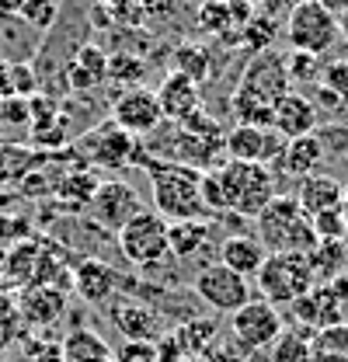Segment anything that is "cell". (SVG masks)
Wrapping results in <instances>:
<instances>
[{"mask_svg":"<svg viewBox=\"0 0 348 362\" xmlns=\"http://www.w3.org/2000/svg\"><path fill=\"white\" fill-rule=\"evenodd\" d=\"M143 171L150 178V199H153L157 216H164L168 223L209 220L206 202H202V171L178 160H157V157H150Z\"/></svg>","mask_w":348,"mask_h":362,"instance_id":"1","label":"cell"},{"mask_svg":"<svg viewBox=\"0 0 348 362\" xmlns=\"http://www.w3.org/2000/svg\"><path fill=\"white\" fill-rule=\"evenodd\" d=\"M258 240L268 255H310L317 247V233L310 216L296 206L293 195H275L258 213Z\"/></svg>","mask_w":348,"mask_h":362,"instance_id":"2","label":"cell"},{"mask_svg":"<svg viewBox=\"0 0 348 362\" xmlns=\"http://www.w3.org/2000/svg\"><path fill=\"white\" fill-rule=\"evenodd\" d=\"M226 213L240 220H258V213L279 195L275 192V175L265 164H248V160H223L216 168Z\"/></svg>","mask_w":348,"mask_h":362,"instance_id":"3","label":"cell"},{"mask_svg":"<svg viewBox=\"0 0 348 362\" xmlns=\"http://www.w3.org/2000/svg\"><path fill=\"white\" fill-rule=\"evenodd\" d=\"M77 157L87 171L101 168V171H122L126 164H146V150L143 139L122 133L115 122H101L91 133H84L77 139Z\"/></svg>","mask_w":348,"mask_h":362,"instance_id":"4","label":"cell"},{"mask_svg":"<svg viewBox=\"0 0 348 362\" xmlns=\"http://www.w3.org/2000/svg\"><path fill=\"white\" fill-rule=\"evenodd\" d=\"M255 286L265 303L293 307L300 296H306L317 286V279H313L306 255H268L261 272L255 275Z\"/></svg>","mask_w":348,"mask_h":362,"instance_id":"5","label":"cell"},{"mask_svg":"<svg viewBox=\"0 0 348 362\" xmlns=\"http://www.w3.org/2000/svg\"><path fill=\"white\" fill-rule=\"evenodd\" d=\"M122 258L136 269H161L171 255L168 247V220L157 216L153 209H143L129 223L115 233Z\"/></svg>","mask_w":348,"mask_h":362,"instance_id":"6","label":"cell"},{"mask_svg":"<svg viewBox=\"0 0 348 362\" xmlns=\"http://www.w3.org/2000/svg\"><path fill=\"white\" fill-rule=\"evenodd\" d=\"M286 42L296 52H313L324 59V52H331L335 42L342 39L338 21L324 11L320 0H296L293 11L286 14Z\"/></svg>","mask_w":348,"mask_h":362,"instance_id":"7","label":"cell"},{"mask_svg":"<svg viewBox=\"0 0 348 362\" xmlns=\"http://www.w3.org/2000/svg\"><path fill=\"white\" fill-rule=\"evenodd\" d=\"M293 317L306 331H324L335 324H348V272H342L331 282H317L306 296L293 303Z\"/></svg>","mask_w":348,"mask_h":362,"instance_id":"8","label":"cell"},{"mask_svg":"<svg viewBox=\"0 0 348 362\" xmlns=\"http://www.w3.org/2000/svg\"><path fill=\"white\" fill-rule=\"evenodd\" d=\"M282 314L279 307L265 303V300H251L248 307H240L237 314H230V338L237 345V352L251 356L261 349H272L282 334Z\"/></svg>","mask_w":348,"mask_h":362,"instance_id":"9","label":"cell"},{"mask_svg":"<svg viewBox=\"0 0 348 362\" xmlns=\"http://www.w3.org/2000/svg\"><path fill=\"white\" fill-rule=\"evenodd\" d=\"M192 293L219 314H237L251 303V279L230 272L226 265H206L192 279Z\"/></svg>","mask_w":348,"mask_h":362,"instance_id":"10","label":"cell"},{"mask_svg":"<svg viewBox=\"0 0 348 362\" xmlns=\"http://www.w3.org/2000/svg\"><path fill=\"white\" fill-rule=\"evenodd\" d=\"M237 88L258 94L261 101L275 105L279 98H286L293 90V81H289V66H286V52L279 49H265V52H255L244 70H240V81Z\"/></svg>","mask_w":348,"mask_h":362,"instance_id":"11","label":"cell"},{"mask_svg":"<svg viewBox=\"0 0 348 362\" xmlns=\"http://www.w3.org/2000/svg\"><path fill=\"white\" fill-rule=\"evenodd\" d=\"M112 122L122 129V133L136 136H153L164 126V112H161V101H157V90L150 88H129L122 90L112 105Z\"/></svg>","mask_w":348,"mask_h":362,"instance_id":"12","label":"cell"},{"mask_svg":"<svg viewBox=\"0 0 348 362\" xmlns=\"http://www.w3.org/2000/svg\"><path fill=\"white\" fill-rule=\"evenodd\" d=\"M87 213H91V220L101 226V230L119 233L132 216L143 213V202H139L136 188L126 185V181H101L98 192H94V199H91V206H87Z\"/></svg>","mask_w":348,"mask_h":362,"instance_id":"13","label":"cell"},{"mask_svg":"<svg viewBox=\"0 0 348 362\" xmlns=\"http://www.w3.org/2000/svg\"><path fill=\"white\" fill-rule=\"evenodd\" d=\"M223 150H226V160H248V164L275 168L279 157H282V150H286V139L275 133V129L233 126L230 133L223 136Z\"/></svg>","mask_w":348,"mask_h":362,"instance_id":"14","label":"cell"},{"mask_svg":"<svg viewBox=\"0 0 348 362\" xmlns=\"http://www.w3.org/2000/svg\"><path fill=\"white\" fill-rule=\"evenodd\" d=\"M119 282H122V275L108 262H101V258H84L74 269V289L91 307H108L115 300V293H119Z\"/></svg>","mask_w":348,"mask_h":362,"instance_id":"15","label":"cell"},{"mask_svg":"<svg viewBox=\"0 0 348 362\" xmlns=\"http://www.w3.org/2000/svg\"><path fill=\"white\" fill-rule=\"evenodd\" d=\"M157 101H161V112H164V119L171 126H181V122H188L192 115L202 112V90H199V84H192L188 77H181L174 70L161 81Z\"/></svg>","mask_w":348,"mask_h":362,"instance_id":"16","label":"cell"},{"mask_svg":"<svg viewBox=\"0 0 348 362\" xmlns=\"http://www.w3.org/2000/svg\"><path fill=\"white\" fill-rule=\"evenodd\" d=\"M272 129L282 139H300V136L317 133V108H313V101L306 94H300V90H289L286 98H279L275 108H272Z\"/></svg>","mask_w":348,"mask_h":362,"instance_id":"17","label":"cell"},{"mask_svg":"<svg viewBox=\"0 0 348 362\" xmlns=\"http://www.w3.org/2000/svg\"><path fill=\"white\" fill-rule=\"evenodd\" d=\"M63 81L74 94H87V90L101 88L108 81V52L101 45H81L66 66H63Z\"/></svg>","mask_w":348,"mask_h":362,"instance_id":"18","label":"cell"},{"mask_svg":"<svg viewBox=\"0 0 348 362\" xmlns=\"http://www.w3.org/2000/svg\"><path fill=\"white\" fill-rule=\"evenodd\" d=\"M327 157V146H324V136L320 133H310V136H300V139H286V150L279 157V171L289 175V178H310L317 175V168L324 164Z\"/></svg>","mask_w":348,"mask_h":362,"instance_id":"19","label":"cell"},{"mask_svg":"<svg viewBox=\"0 0 348 362\" xmlns=\"http://www.w3.org/2000/svg\"><path fill=\"white\" fill-rule=\"evenodd\" d=\"M342 195H345V185L338 178H331V175H310L293 192L296 206L303 209L310 220L320 216V213H327V209H342Z\"/></svg>","mask_w":348,"mask_h":362,"instance_id":"20","label":"cell"},{"mask_svg":"<svg viewBox=\"0 0 348 362\" xmlns=\"http://www.w3.org/2000/svg\"><path fill=\"white\" fill-rule=\"evenodd\" d=\"M108 320L126 341H153L157 338V314L136 300H115L108 307Z\"/></svg>","mask_w":348,"mask_h":362,"instance_id":"21","label":"cell"},{"mask_svg":"<svg viewBox=\"0 0 348 362\" xmlns=\"http://www.w3.org/2000/svg\"><path fill=\"white\" fill-rule=\"evenodd\" d=\"M268 258L265 244L258 237H248V233H233L219 244V265H226L230 272L244 275V279H255Z\"/></svg>","mask_w":348,"mask_h":362,"instance_id":"22","label":"cell"},{"mask_svg":"<svg viewBox=\"0 0 348 362\" xmlns=\"http://www.w3.org/2000/svg\"><path fill=\"white\" fill-rule=\"evenodd\" d=\"M21 320L32 324V327H49L56 324L59 317L66 314V293L56 289V286H32L25 296H21Z\"/></svg>","mask_w":348,"mask_h":362,"instance_id":"23","label":"cell"},{"mask_svg":"<svg viewBox=\"0 0 348 362\" xmlns=\"http://www.w3.org/2000/svg\"><path fill=\"white\" fill-rule=\"evenodd\" d=\"M213 240V226L209 220H181V223H168V247L174 258H195L209 247Z\"/></svg>","mask_w":348,"mask_h":362,"instance_id":"24","label":"cell"},{"mask_svg":"<svg viewBox=\"0 0 348 362\" xmlns=\"http://www.w3.org/2000/svg\"><path fill=\"white\" fill-rule=\"evenodd\" d=\"M171 63H174V74L188 77L192 84H206L209 74H213V52H209L206 45H199V42L178 45L174 56H171Z\"/></svg>","mask_w":348,"mask_h":362,"instance_id":"25","label":"cell"},{"mask_svg":"<svg viewBox=\"0 0 348 362\" xmlns=\"http://www.w3.org/2000/svg\"><path fill=\"white\" fill-rule=\"evenodd\" d=\"M272 108L268 101H261L258 94L244 88H233L230 94V112L237 119V126H255V129H272Z\"/></svg>","mask_w":348,"mask_h":362,"instance_id":"26","label":"cell"},{"mask_svg":"<svg viewBox=\"0 0 348 362\" xmlns=\"http://www.w3.org/2000/svg\"><path fill=\"white\" fill-rule=\"evenodd\" d=\"M199 28L209 32V35L226 39V42H237V35H240V28L233 21L230 0H202L199 4Z\"/></svg>","mask_w":348,"mask_h":362,"instance_id":"27","label":"cell"},{"mask_svg":"<svg viewBox=\"0 0 348 362\" xmlns=\"http://www.w3.org/2000/svg\"><path fill=\"white\" fill-rule=\"evenodd\" d=\"M112 359V349L94 331H74L63 341V362H105Z\"/></svg>","mask_w":348,"mask_h":362,"instance_id":"28","label":"cell"},{"mask_svg":"<svg viewBox=\"0 0 348 362\" xmlns=\"http://www.w3.org/2000/svg\"><path fill=\"white\" fill-rule=\"evenodd\" d=\"M306 262H310V269H313V279H324V282H331V279H338L348 265V251L345 244H338V240H324V244H317L310 255H306Z\"/></svg>","mask_w":348,"mask_h":362,"instance_id":"29","label":"cell"},{"mask_svg":"<svg viewBox=\"0 0 348 362\" xmlns=\"http://www.w3.org/2000/svg\"><path fill=\"white\" fill-rule=\"evenodd\" d=\"M178 349L185 352V359H199L202 352H209V345L216 341V324L213 320H188L174 331Z\"/></svg>","mask_w":348,"mask_h":362,"instance_id":"30","label":"cell"},{"mask_svg":"<svg viewBox=\"0 0 348 362\" xmlns=\"http://www.w3.org/2000/svg\"><path fill=\"white\" fill-rule=\"evenodd\" d=\"M98 185H101V181L94 178V171L74 168V175H66V178L56 185V195H59L66 206H74V209H87L91 199H94V192H98Z\"/></svg>","mask_w":348,"mask_h":362,"instance_id":"31","label":"cell"},{"mask_svg":"<svg viewBox=\"0 0 348 362\" xmlns=\"http://www.w3.org/2000/svg\"><path fill=\"white\" fill-rule=\"evenodd\" d=\"M146 77V59L136 52H112L108 56V81L105 84H122V90L143 88Z\"/></svg>","mask_w":348,"mask_h":362,"instance_id":"32","label":"cell"},{"mask_svg":"<svg viewBox=\"0 0 348 362\" xmlns=\"http://www.w3.org/2000/svg\"><path fill=\"white\" fill-rule=\"evenodd\" d=\"M275 35H279V21L272 18V14H258L255 11V18L240 28V35H237V42L244 45L251 56L255 52H265V49H272V42H275Z\"/></svg>","mask_w":348,"mask_h":362,"instance_id":"33","label":"cell"},{"mask_svg":"<svg viewBox=\"0 0 348 362\" xmlns=\"http://www.w3.org/2000/svg\"><path fill=\"white\" fill-rule=\"evenodd\" d=\"M310 334L313 331H282L279 341L272 345V362H310L313 349H310Z\"/></svg>","mask_w":348,"mask_h":362,"instance_id":"34","label":"cell"},{"mask_svg":"<svg viewBox=\"0 0 348 362\" xmlns=\"http://www.w3.org/2000/svg\"><path fill=\"white\" fill-rule=\"evenodd\" d=\"M21 25L25 28H32V32H49L52 25H56V18H59V0H25L21 4Z\"/></svg>","mask_w":348,"mask_h":362,"instance_id":"35","label":"cell"},{"mask_svg":"<svg viewBox=\"0 0 348 362\" xmlns=\"http://www.w3.org/2000/svg\"><path fill=\"white\" fill-rule=\"evenodd\" d=\"M286 66H289V81L293 84H320V70H324V59L313 56V52H296L289 49L286 52Z\"/></svg>","mask_w":348,"mask_h":362,"instance_id":"36","label":"cell"},{"mask_svg":"<svg viewBox=\"0 0 348 362\" xmlns=\"http://www.w3.org/2000/svg\"><path fill=\"white\" fill-rule=\"evenodd\" d=\"M310 349L320 352V356L348 359V324H335V327L313 331V334H310Z\"/></svg>","mask_w":348,"mask_h":362,"instance_id":"37","label":"cell"},{"mask_svg":"<svg viewBox=\"0 0 348 362\" xmlns=\"http://www.w3.org/2000/svg\"><path fill=\"white\" fill-rule=\"evenodd\" d=\"M310 226H313V233H317V244H324V240H338V244H345V237H348L345 209H327V213L313 216Z\"/></svg>","mask_w":348,"mask_h":362,"instance_id":"38","label":"cell"},{"mask_svg":"<svg viewBox=\"0 0 348 362\" xmlns=\"http://www.w3.org/2000/svg\"><path fill=\"white\" fill-rule=\"evenodd\" d=\"M11 84H14V98H35L39 94V70L28 63V59H14L11 63Z\"/></svg>","mask_w":348,"mask_h":362,"instance_id":"39","label":"cell"},{"mask_svg":"<svg viewBox=\"0 0 348 362\" xmlns=\"http://www.w3.org/2000/svg\"><path fill=\"white\" fill-rule=\"evenodd\" d=\"M32 115H28V101L25 98H4L0 101V129H28Z\"/></svg>","mask_w":348,"mask_h":362,"instance_id":"40","label":"cell"},{"mask_svg":"<svg viewBox=\"0 0 348 362\" xmlns=\"http://www.w3.org/2000/svg\"><path fill=\"white\" fill-rule=\"evenodd\" d=\"M320 84L327 90H335L348 105V59H327L320 70Z\"/></svg>","mask_w":348,"mask_h":362,"instance_id":"41","label":"cell"},{"mask_svg":"<svg viewBox=\"0 0 348 362\" xmlns=\"http://www.w3.org/2000/svg\"><path fill=\"white\" fill-rule=\"evenodd\" d=\"M202 202L209 220L213 216H226V199H223V185H219L216 171H202Z\"/></svg>","mask_w":348,"mask_h":362,"instance_id":"42","label":"cell"},{"mask_svg":"<svg viewBox=\"0 0 348 362\" xmlns=\"http://www.w3.org/2000/svg\"><path fill=\"white\" fill-rule=\"evenodd\" d=\"M115 362H157V341H126L119 352H112Z\"/></svg>","mask_w":348,"mask_h":362,"instance_id":"43","label":"cell"},{"mask_svg":"<svg viewBox=\"0 0 348 362\" xmlns=\"http://www.w3.org/2000/svg\"><path fill=\"white\" fill-rule=\"evenodd\" d=\"M139 7H143V25L146 21H168L178 14V7H181V0H139Z\"/></svg>","mask_w":348,"mask_h":362,"instance_id":"44","label":"cell"},{"mask_svg":"<svg viewBox=\"0 0 348 362\" xmlns=\"http://www.w3.org/2000/svg\"><path fill=\"white\" fill-rule=\"evenodd\" d=\"M32 362H63V341H49V345H32L28 349Z\"/></svg>","mask_w":348,"mask_h":362,"instance_id":"45","label":"cell"},{"mask_svg":"<svg viewBox=\"0 0 348 362\" xmlns=\"http://www.w3.org/2000/svg\"><path fill=\"white\" fill-rule=\"evenodd\" d=\"M11 63H14V59L0 52V101H4V98H14V84H11Z\"/></svg>","mask_w":348,"mask_h":362,"instance_id":"46","label":"cell"},{"mask_svg":"<svg viewBox=\"0 0 348 362\" xmlns=\"http://www.w3.org/2000/svg\"><path fill=\"white\" fill-rule=\"evenodd\" d=\"M324 4V11L335 18V21H345L348 18V0H320Z\"/></svg>","mask_w":348,"mask_h":362,"instance_id":"47","label":"cell"},{"mask_svg":"<svg viewBox=\"0 0 348 362\" xmlns=\"http://www.w3.org/2000/svg\"><path fill=\"white\" fill-rule=\"evenodd\" d=\"M21 4H25V0H0V21L18 18V14H21Z\"/></svg>","mask_w":348,"mask_h":362,"instance_id":"48","label":"cell"},{"mask_svg":"<svg viewBox=\"0 0 348 362\" xmlns=\"http://www.w3.org/2000/svg\"><path fill=\"white\" fill-rule=\"evenodd\" d=\"M310 362H348V359H338V356H320V352H313Z\"/></svg>","mask_w":348,"mask_h":362,"instance_id":"49","label":"cell"},{"mask_svg":"<svg viewBox=\"0 0 348 362\" xmlns=\"http://www.w3.org/2000/svg\"><path fill=\"white\" fill-rule=\"evenodd\" d=\"M338 32H342V39L348 42V18H345V21H338Z\"/></svg>","mask_w":348,"mask_h":362,"instance_id":"50","label":"cell"},{"mask_svg":"<svg viewBox=\"0 0 348 362\" xmlns=\"http://www.w3.org/2000/svg\"><path fill=\"white\" fill-rule=\"evenodd\" d=\"M342 209H345V220H348V185H345V195H342Z\"/></svg>","mask_w":348,"mask_h":362,"instance_id":"51","label":"cell"},{"mask_svg":"<svg viewBox=\"0 0 348 362\" xmlns=\"http://www.w3.org/2000/svg\"><path fill=\"white\" fill-rule=\"evenodd\" d=\"M4 345H7V334H0V349H4Z\"/></svg>","mask_w":348,"mask_h":362,"instance_id":"52","label":"cell"},{"mask_svg":"<svg viewBox=\"0 0 348 362\" xmlns=\"http://www.w3.org/2000/svg\"><path fill=\"white\" fill-rule=\"evenodd\" d=\"M98 4H108V0H98Z\"/></svg>","mask_w":348,"mask_h":362,"instance_id":"53","label":"cell"},{"mask_svg":"<svg viewBox=\"0 0 348 362\" xmlns=\"http://www.w3.org/2000/svg\"><path fill=\"white\" fill-rule=\"evenodd\" d=\"M345 150H348V146H345Z\"/></svg>","mask_w":348,"mask_h":362,"instance_id":"54","label":"cell"},{"mask_svg":"<svg viewBox=\"0 0 348 362\" xmlns=\"http://www.w3.org/2000/svg\"><path fill=\"white\" fill-rule=\"evenodd\" d=\"M345 108H348V105H345Z\"/></svg>","mask_w":348,"mask_h":362,"instance_id":"55","label":"cell"}]
</instances>
